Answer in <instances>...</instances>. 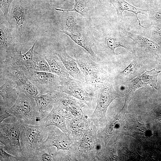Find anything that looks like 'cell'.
Returning <instances> with one entry per match:
<instances>
[{
    "label": "cell",
    "instance_id": "cell-1",
    "mask_svg": "<svg viewBox=\"0 0 161 161\" xmlns=\"http://www.w3.org/2000/svg\"><path fill=\"white\" fill-rule=\"evenodd\" d=\"M33 0H14L9 10L10 19L14 23L12 26L13 37L15 43L23 47L29 35L31 20V13L34 5Z\"/></svg>",
    "mask_w": 161,
    "mask_h": 161
},
{
    "label": "cell",
    "instance_id": "cell-2",
    "mask_svg": "<svg viewBox=\"0 0 161 161\" xmlns=\"http://www.w3.org/2000/svg\"><path fill=\"white\" fill-rule=\"evenodd\" d=\"M19 120L21 123V146L25 161H28L47 138L46 128L40 125L28 124Z\"/></svg>",
    "mask_w": 161,
    "mask_h": 161
},
{
    "label": "cell",
    "instance_id": "cell-3",
    "mask_svg": "<svg viewBox=\"0 0 161 161\" xmlns=\"http://www.w3.org/2000/svg\"><path fill=\"white\" fill-rule=\"evenodd\" d=\"M21 123L19 120L14 123L0 124V142L4 150L18 161H25L20 142Z\"/></svg>",
    "mask_w": 161,
    "mask_h": 161
},
{
    "label": "cell",
    "instance_id": "cell-4",
    "mask_svg": "<svg viewBox=\"0 0 161 161\" xmlns=\"http://www.w3.org/2000/svg\"><path fill=\"white\" fill-rule=\"evenodd\" d=\"M7 111L17 119L28 124L39 125L41 120L34 98L22 92H20L15 103Z\"/></svg>",
    "mask_w": 161,
    "mask_h": 161
},
{
    "label": "cell",
    "instance_id": "cell-5",
    "mask_svg": "<svg viewBox=\"0 0 161 161\" xmlns=\"http://www.w3.org/2000/svg\"><path fill=\"white\" fill-rule=\"evenodd\" d=\"M97 90V105L91 116L92 120L97 126L106 121V112L111 102L116 98L123 97L116 92L112 84L108 82L103 83Z\"/></svg>",
    "mask_w": 161,
    "mask_h": 161
},
{
    "label": "cell",
    "instance_id": "cell-6",
    "mask_svg": "<svg viewBox=\"0 0 161 161\" xmlns=\"http://www.w3.org/2000/svg\"><path fill=\"white\" fill-rule=\"evenodd\" d=\"M60 85L58 91L75 97L91 106L94 92L97 89L86 82L68 79L60 77Z\"/></svg>",
    "mask_w": 161,
    "mask_h": 161
},
{
    "label": "cell",
    "instance_id": "cell-7",
    "mask_svg": "<svg viewBox=\"0 0 161 161\" xmlns=\"http://www.w3.org/2000/svg\"><path fill=\"white\" fill-rule=\"evenodd\" d=\"M76 61L83 75L86 82L97 89L103 82L98 64L93 61L81 48L76 49L74 53Z\"/></svg>",
    "mask_w": 161,
    "mask_h": 161
},
{
    "label": "cell",
    "instance_id": "cell-8",
    "mask_svg": "<svg viewBox=\"0 0 161 161\" xmlns=\"http://www.w3.org/2000/svg\"><path fill=\"white\" fill-rule=\"evenodd\" d=\"M24 74L37 88L40 94L59 91L60 77L52 72L37 71L30 69Z\"/></svg>",
    "mask_w": 161,
    "mask_h": 161
},
{
    "label": "cell",
    "instance_id": "cell-9",
    "mask_svg": "<svg viewBox=\"0 0 161 161\" xmlns=\"http://www.w3.org/2000/svg\"><path fill=\"white\" fill-rule=\"evenodd\" d=\"M20 92L13 80L0 72V113L7 111L14 104Z\"/></svg>",
    "mask_w": 161,
    "mask_h": 161
},
{
    "label": "cell",
    "instance_id": "cell-10",
    "mask_svg": "<svg viewBox=\"0 0 161 161\" xmlns=\"http://www.w3.org/2000/svg\"><path fill=\"white\" fill-rule=\"evenodd\" d=\"M0 63L7 56L23 47L18 46L14 41L12 35V27L7 18L0 14Z\"/></svg>",
    "mask_w": 161,
    "mask_h": 161
},
{
    "label": "cell",
    "instance_id": "cell-11",
    "mask_svg": "<svg viewBox=\"0 0 161 161\" xmlns=\"http://www.w3.org/2000/svg\"><path fill=\"white\" fill-rule=\"evenodd\" d=\"M37 41L36 40L31 48L24 54H22V49H20L8 55L3 61L0 63V66L18 69L23 72L32 69L34 49Z\"/></svg>",
    "mask_w": 161,
    "mask_h": 161
},
{
    "label": "cell",
    "instance_id": "cell-12",
    "mask_svg": "<svg viewBox=\"0 0 161 161\" xmlns=\"http://www.w3.org/2000/svg\"><path fill=\"white\" fill-rule=\"evenodd\" d=\"M46 130L47 137L41 147L54 146L57 148V151L69 150L72 142L67 133L54 126L47 127Z\"/></svg>",
    "mask_w": 161,
    "mask_h": 161
},
{
    "label": "cell",
    "instance_id": "cell-13",
    "mask_svg": "<svg viewBox=\"0 0 161 161\" xmlns=\"http://www.w3.org/2000/svg\"><path fill=\"white\" fill-rule=\"evenodd\" d=\"M0 72L10 77L16 83L20 92L34 98L40 94L37 88L27 78L24 72L18 69L0 67Z\"/></svg>",
    "mask_w": 161,
    "mask_h": 161
},
{
    "label": "cell",
    "instance_id": "cell-14",
    "mask_svg": "<svg viewBox=\"0 0 161 161\" xmlns=\"http://www.w3.org/2000/svg\"><path fill=\"white\" fill-rule=\"evenodd\" d=\"M39 125L46 128L49 126H55L63 131L68 133L66 114L62 109L55 104L49 113L41 120Z\"/></svg>",
    "mask_w": 161,
    "mask_h": 161
},
{
    "label": "cell",
    "instance_id": "cell-15",
    "mask_svg": "<svg viewBox=\"0 0 161 161\" xmlns=\"http://www.w3.org/2000/svg\"><path fill=\"white\" fill-rule=\"evenodd\" d=\"M55 52L61 61L70 75L77 80L86 82L85 77L78 67L76 60L67 53L64 45L58 48Z\"/></svg>",
    "mask_w": 161,
    "mask_h": 161
},
{
    "label": "cell",
    "instance_id": "cell-16",
    "mask_svg": "<svg viewBox=\"0 0 161 161\" xmlns=\"http://www.w3.org/2000/svg\"><path fill=\"white\" fill-rule=\"evenodd\" d=\"M109 2L113 5L116 11L118 18V26L120 27H122L123 23V12L125 10H126L134 13L139 22V25L142 27L147 28V27L143 26L141 24L137 17V15L139 13H141L147 17L149 10L140 9L134 7L125 0H109Z\"/></svg>",
    "mask_w": 161,
    "mask_h": 161
},
{
    "label": "cell",
    "instance_id": "cell-17",
    "mask_svg": "<svg viewBox=\"0 0 161 161\" xmlns=\"http://www.w3.org/2000/svg\"><path fill=\"white\" fill-rule=\"evenodd\" d=\"M61 31L70 37L71 39L78 45L84 49L92 56H95V53L92 47L95 43V40L92 34L86 29L80 31L79 35H77L64 30Z\"/></svg>",
    "mask_w": 161,
    "mask_h": 161
},
{
    "label": "cell",
    "instance_id": "cell-18",
    "mask_svg": "<svg viewBox=\"0 0 161 161\" xmlns=\"http://www.w3.org/2000/svg\"><path fill=\"white\" fill-rule=\"evenodd\" d=\"M41 54L49 64L52 72L60 77L71 79L61 61L55 52L45 50Z\"/></svg>",
    "mask_w": 161,
    "mask_h": 161
},
{
    "label": "cell",
    "instance_id": "cell-19",
    "mask_svg": "<svg viewBox=\"0 0 161 161\" xmlns=\"http://www.w3.org/2000/svg\"><path fill=\"white\" fill-rule=\"evenodd\" d=\"M34 99L41 119L46 117L52 111L55 103L54 91L39 94Z\"/></svg>",
    "mask_w": 161,
    "mask_h": 161
},
{
    "label": "cell",
    "instance_id": "cell-20",
    "mask_svg": "<svg viewBox=\"0 0 161 161\" xmlns=\"http://www.w3.org/2000/svg\"><path fill=\"white\" fill-rule=\"evenodd\" d=\"M125 35L131 39L139 47L148 53L158 55L161 52V48L152 40L142 36L134 34L125 29L123 30Z\"/></svg>",
    "mask_w": 161,
    "mask_h": 161
},
{
    "label": "cell",
    "instance_id": "cell-21",
    "mask_svg": "<svg viewBox=\"0 0 161 161\" xmlns=\"http://www.w3.org/2000/svg\"><path fill=\"white\" fill-rule=\"evenodd\" d=\"M147 86V85L142 79L140 75L138 76L132 80L128 82V87L125 97L124 104L120 113L124 115L126 112L129 103L135 91L141 87Z\"/></svg>",
    "mask_w": 161,
    "mask_h": 161
},
{
    "label": "cell",
    "instance_id": "cell-22",
    "mask_svg": "<svg viewBox=\"0 0 161 161\" xmlns=\"http://www.w3.org/2000/svg\"><path fill=\"white\" fill-rule=\"evenodd\" d=\"M52 147L41 146L38 148L32 157L28 161H55Z\"/></svg>",
    "mask_w": 161,
    "mask_h": 161
},
{
    "label": "cell",
    "instance_id": "cell-23",
    "mask_svg": "<svg viewBox=\"0 0 161 161\" xmlns=\"http://www.w3.org/2000/svg\"><path fill=\"white\" fill-rule=\"evenodd\" d=\"M32 69L38 71L51 72L49 64L41 54L34 52Z\"/></svg>",
    "mask_w": 161,
    "mask_h": 161
},
{
    "label": "cell",
    "instance_id": "cell-24",
    "mask_svg": "<svg viewBox=\"0 0 161 161\" xmlns=\"http://www.w3.org/2000/svg\"><path fill=\"white\" fill-rule=\"evenodd\" d=\"M106 43L108 48L114 52L115 49L118 47H122L132 52L131 48L126 44L124 39L119 36H108L105 39Z\"/></svg>",
    "mask_w": 161,
    "mask_h": 161
},
{
    "label": "cell",
    "instance_id": "cell-25",
    "mask_svg": "<svg viewBox=\"0 0 161 161\" xmlns=\"http://www.w3.org/2000/svg\"><path fill=\"white\" fill-rule=\"evenodd\" d=\"M160 72V71H157L155 69L150 71H146L140 75L143 81L147 85H149L152 87L157 90L156 86L157 82V77Z\"/></svg>",
    "mask_w": 161,
    "mask_h": 161
},
{
    "label": "cell",
    "instance_id": "cell-26",
    "mask_svg": "<svg viewBox=\"0 0 161 161\" xmlns=\"http://www.w3.org/2000/svg\"><path fill=\"white\" fill-rule=\"evenodd\" d=\"M75 4L74 8L72 9L63 10L55 8L56 10L62 11L63 12L69 11H75L80 14L84 17L87 15L88 12L90 10L87 3L85 1L74 0Z\"/></svg>",
    "mask_w": 161,
    "mask_h": 161
},
{
    "label": "cell",
    "instance_id": "cell-27",
    "mask_svg": "<svg viewBox=\"0 0 161 161\" xmlns=\"http://www.w3.org/2000/svg\"><path fill=\"white\" fill-rule=\"evenodd\" d=\"M61 23L66 31L68 30L72 32L77 24L75 19L73 16L68 15L62 18Z\"/></svg>",
    "mask_w": 161,
    "mask_h": 161
},
{
    "label": "cell",
    "instance_id": "cell-28",
    "mask_svg": "<svg viewBox=\"0 0 161 161\" xmlns=\"http://www.w3.org/2000/svg\"><path fill=\"white\" fill-rule=\"evenodd\" d=\"M93 140L91 136L89 134L85 135L80 142L83 149L86 151H91L93 147Z\"/></svg>",
    "mask_w": 161,
    "mask_h": 161
},
{
    "label": "cell",
    "instance_id": "cell-29",
    "mask_svg": "<svg viewBox=\"0 0 161 161\" xmlns=\"http://www.w3.org/2000/svg\"><path fill=\"white\" fill-rule=\"evenodd\" d=\"M0 161H18V160L16 157L5 151L2 145L0 144Z\"/></svg>",
    "mask_w": 161,
    "mask_h": 161
},
{
    "label": "cell",
    "instance_id": "cell-30",
    "mask_svg": "<svg viewBox=\"0 0 161 161\" xmlns=\"http://www.w3.org/2000/svg\"><path fill=\"white\" fill-rule=\"evenodd\" d=\"M14 0H0V9L7 18L10 6Z\"/></svg>",
    "mask_w": 161,
    "mask_h": 161
},
{
    "label": "cell",
    "instance_id": "cell-31",
    "mask_svg": "<svg viewBox=\"0 0 161 161\" xmlns=\"http://www.w3.org/2000/svg\"><path fill=\"white\" fill-rule=\"evenodd\" d=\"M137 64L136 62H133L131 63L121 73V76L123 77L129 76L135 71L137 68Z\"/></svg>",
    "mask_w": 161,
    "mask_h": 161
},
{
    "label": "cell",
    "instance_id": "cell-32",
    "mask_svg": "<svg viewBox=\"0 0 161 161\" xmlns=\"http://www.w3.org/2000/svg\"><path fill=\"white\" fill-rule=\"evenodd\" d=\"M134 129L136 131H137L138 133L141 134L145 132L146 129L144 124H142L140 123L137 120L135 121L134 123Z\"/></svg>",
    "mask_w": 161,
    "mask_h": 161
},
{
    "label": "cell",
    "instance_id": "cell-33",
    "mask_svg": "<svg viewBox=\"0 0 161 161\" xmlns=\"http://www.w3.org/2000/svg\"><path fill=\"white\" fill-rule=\"evenodd\" d=\"M0 123H1L6 119L9 117H13V116L7 111L0 114Z\"/></svg>",
    "mask_w": 161,
    "mask_h": 161
},
{
    "label": "cell",
    "instance_id": "cell-34",
    "mask_svg": "<svg viewBox=\"0 0 161 161\" xmlns=\"http://www.w3.org/2000/svg\"><path fill=\"white\" fill-rule=\"evenodd\" d=\"M49 2L50 3H52L55 1V0H49Z\"/></svg>",
    "mask_w": 161,
    "mask_h": 161
}]
</instances>
